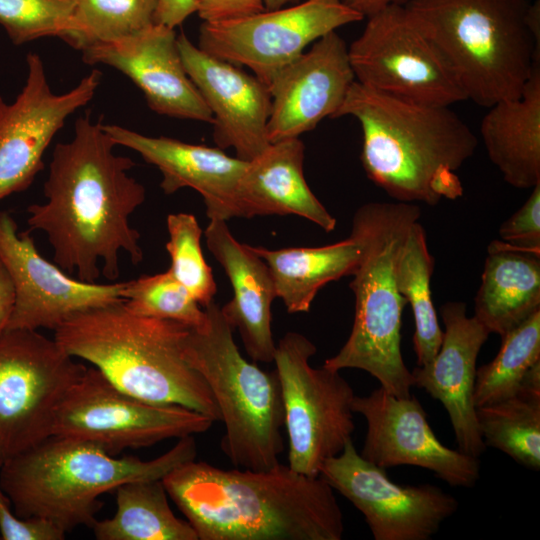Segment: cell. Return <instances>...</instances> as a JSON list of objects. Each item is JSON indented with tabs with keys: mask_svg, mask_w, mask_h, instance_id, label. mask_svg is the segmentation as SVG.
Returning <instances> with one entry per match:
<instances>
[{
	"mask_svg": "<svg viewBox=\"0 0 540 540\" xmlns=\"http://www.w3.org/2000/svg\"><path fill=\"white\" fill-rule=\"evenodd\" d=\"M116 146L89 113L74 124L69 142L57 143L44 184V204L27 208L28 232L47 234L54 262L77 279L95 283L102 274L119 277V254L143 260L140 234L130 215L144 202V186L129 176L135 162L114 153Z\"/></svg>",
	"mask_w": 540,
	"mask_h": 540,
	"instance_id": "obj_1",
	"label": "cell"
},
{
	"mask_svg": "<svg viewBox=\"0 0 540 540\" xmlns=\"http://www.w3.org/2000/svg\"><path fill=\"white\" fill-rule=\"evenodd\" d=\"M198 540H340L333 488L280 462L265 470L191 460L162 478Z\"/></svg>",
	"mask_w": 540,
	"mask_h": 540,
	"instance_id": "obj_2",
	"label": "cell"
},
{
	"mask_svg": "<svg viewBox=\"0 0 540 540\" xmlns=\"http://www.w3.org/2000/svg\"><path fill=\"white\" fill-rule=\"evenodd\" d=\"M352 116L362 129L360 160L367 177L399 202L436 206L462 187L454 174L477 137L450 106L403 100L356 80L334 118Z\"/></svg>",
	"mask_w": 540,
	"mask_h": 540,
	"instance_id": "obj_3",
	"label": "cell"
},
{
	"mask_svg": "<svg viewBox=\"0 0 540 540\" xmlns=\"http://www.w3.org/2000/svg\"><path fill=\"white\" fill-rule=\"evenodd\" d=\"M189 328L134 314L120 301L72 315L54 330V339L127 394L218 421L220 411L209 386L183 353Z\"/></svg>",
	"mask_w": 540,
	"mask_h": 540,
	"instance_id": "obj_4",
	"label": "cell"
},
{
	"mask_svg": "<svg viewBox=\"0 0 540 540\" xmlns=\"http://www.w3.org/2000/svg\"><path fill=\"white\" fill-rule=\"evenodd\" d=\"M196 455L193 435L146 461L118 458L86 440L50 435L0 466V489L17 516L45 518L67 533L92 526L102 494L126 482L162 479Z\"/></svg>",
	"mask_w": 540,
	"mask_h": 540,
	"instance_id": "obj_5",
	"label": "cell"
},
{
	"mask_svg": "<svg viewBox=\"0 0 540 540\" xmlns=\"http://www.w3.org/2000/svg\"><path fill=\"white\" fill-rule=\"evenodd\" d=\"M421 217L415 203L370 202L360 206L351 231L361 243V256L349 287L355 295L350 335L323 366L340 371L361 369L388 393L410 396L413 376L401 352L402 313L406 304L395 276L396 262L412 224Z\"/></svg>",
	"mask_w": 540,
	"mask_h": 540,
	"instance_id": "obj_6",
	"label": "cell"
},
{
	"mask_svg": "<svg viewBox=\"0 0 540 540\" xmlns=\"http://www.w3.org/2000/svg\"><path fill=\"white\" fill-rule=\"evenodd\" d=\"M404 6L467 100L488 108L521 96L540 63L527 0H409Z\"/></svg>",
	"mask_w": 540,
	"mask_h": 540,
	"instance_id": "obj_7",
	"label": "cell"
},
{
	"mask_svg": "<svg viewBox=\"0 0 540 540\" xmlns=\"http://www.w3.org/2000/svg\"><path fill=\"white\" fill-rule=\"evenodd\" d=\"M204 310L206 319L189 328L183 353L219 408L225 425L221 449L237 468L269 469L284 450V407L276 371H264L242 356L218 304L212 301Z\"/></svg>",
	"mask_w": 540,
	"mask_h": 540,
	"instance_id": "obj_8",
	"label": "cell"
},
{
	"mask_svg": "<svg viewBox=\"0 0 540 540\" xmlns=\"http://www.w3.org/2000/svg\"><path fill=\"white\" fill-rule=\"evenodd\" d=\"M315 345L304 335L286 333L276 344L284 426L288 435V466L319 476L322 464L338 455L355 430L352 386L340 371L314 368Z\"/></svg>",
	"mask_w": 540,
	"mask_h": 540,
	"instance_id": "obj_9",
	"label": "cell"
},
{
	"mask_svg": "<svg viewBox=\"0 0 540 540\" xmlns=\"http://www.w3.org/2000/svg\"><path fill=\"white\" fill-rule=\"evenodd\" d=\"M86 369L37 330L0 335V466L52 435L59 405Z\"/></svg>",
	"mask_w": 540,
	"mask_h": 540,
	"instance_id": "obj_10",
	"label": "cell"
},
{
	"mask_svg": "<svg viewBox=\"0 0 540 540\" xmlns=\"http://www.w3.org/2000/svg\"><path fill=\"white\" fill-rule=\"evenodd\" d=\"M215 421L178 405L141 400L87 368L59 405L52 435L92 442L112 455L170 438L204 433Z\"/></svg>",
	"mask_w": 540,
	"mask_h": 540,
	"instance_id": "obj_11",
	"label": "cell"
},
{
	"mask_svg": "<svg viewBox=\"0 0 540 540\" xmlns=\"http://www.w3.org/2000/svg\"><path fill=\"white\" fill-rule=\"evenodd\" d=\"M348 55L355 80L377 92L441 106L467 100L448 64L404 5H390L368 17Z\"/></svg>",
	"mask_w": 540,
	"mask_h": 540,
	"instance_id": "obj_12",
	"label": "cell"
},
{
	"mask_svg": "<svg viewBox=\"0 0 540 540\" xmlns=\"http://www.w3.org/2000/svg\"><path fill=\"white\" fill-rule=\"evenodd\" d=\"M362 19L342 0H305L239 18L203 21L197 46L229 63L248 67L269 87L274 76L309 44Z\"/></svg>",
	"mask_w": 540,
	"mask_h": 540,
	"instance_id": "obj_13",
	"label": "cell"
},
{
	"mask_svg": "<svg viewBox=\"0 0 540 540\" xmlns=\"http://www.w3.org/2000/svg\"><path fill=\"white\" fill-rule=\"evenodd\" d=\"M319 476L364 515L375 540H428L459 505L437 486L393 482L358 453L352 439L322 464Z\"/></svg>",
	"mask_w": 540,
	"mask_h": 540,
	"instance_id": "obj_14",
	"label": "cell"
},
{
	"mask_svg": "<svg viewBox=\"0 0 540 540\" xmlns=\"http://www.w3.org/2000/svg\"><path fill=\"white\" fill-rule=\"evenodd\" d=\"M27 77L15 101L0 96V201L26 190L44 168L43 156L66 119L90 102L102 73L95 69L72 90L52 92L43 61L26 57Z\"/></svg>",
	"mask_w": 540,
	"mask_h": 540,
	"instance_id": "obj_15",
	"label": "cell"
},
{
	"mask_svg": "<svg viewBox=\"0 0 540 540\" xmlns=\"http://www.w3.org/2000/svg\"><path fill=\"white\" fill-rule=\"evenodd\" d=\"M0 259L16 296L6 330H55L78 312L123 301L125 282L96 284L68 276L41 256L30 232H18L7 211H0Z\"/></svg>",
	"mask_w": 540,
	"mask_h": 540,
	"instance_id": "obj_16",
	"label": "cell"
},
{
	"mask_svg": "<svg viewBox=\"0 0 540 540\" xmlns=\"http://www.w3.org/2000/svg\"><path fill=\"white\" fill-rule=\"evenodd\" d=\"M352 409L367 423L360 453L366 460L384 469L425 468L452 486L472 487L478 481V458L443 445L416 397H396L379 387L367 396L355 395Z\"/></svg>",
	"mask_w": 540,
	"mask_h": 540,
	"instance_id": "obj_17",
	"label": "cell"
},
{
	"mask_svg": "<svg viewBox=\"0 0 540 540\" xmlns=\"http://www.w3.org/2000/svg\"><path fill=\"white\" fill-rule=\"evenodd\" d=\"M355 76L348 46L336 31L284 66L269 85V142L299 138L326 117L334 118Z\"/></svg>",
	"mask_w": 540,
	"mask_h": 540,
	"instance_id": "obj_18",
	"label": "cell"
},
{
	"mask_svg": "<svg viewBox=\"0 0 540 540\" xmlns=\"http://www.w3.org/2000/svg\"><path fill=\"white\" fill-rule=\"evenodd\" d=\"M177 43L185 70L213 117V139L220 149L251 161L269 144V88L237 65L194 45L182 32Z\"/></svg>",
	"mask_w": 540,
	"mask_h": 540,
	"instance_id": "obj_19",
	"label": "cell"
},
{
	"mask_svg": "<svg viewBox=\"0 0 540 540\" xmlns=\"http://www.w3.org/2000/svg\"><path fill=\"white\" fill-rule=\"evenodd\" d=\"M81 52L84 62L111 66L130 78L154 112L212 124V114L185 70L173 28L154 23L126 39Z\"/></svg>",
	"mask_w": 540,
	"mask_h": 540,
	"instance_id": "obj_20",
	"label": "cell"
},
{
	"mask_svg": "<svg viewBox=\"0 0 540 540\" xmlns=\"http://www.w3.org/2000/svg\"><path fill=\"white\" fill-rule=\"evenodd\" d=\"M444 324L442 344L435 357L412 371L414 386L440 401L451 421L458 450L473 457L485 451L474 404L476 362L491 334L464 302H446L440 310Z\"/></svg>",
	"mask_w": 540,
	"mask_h": 540,
	"instance_id": "obj_21",
	"label": "cell"
},
{
	"mask_svg": "<svg viewBox=\"0 0 540 540\" xmlns=\"http://www.w3.org/2000/svg\"><path fill=\"white\" fill-rule=\"evenodd\" d=\"M116 145L130 148L162 174L160 187L172 194L189 187L203 198L210 220L238 217L237 189L247 161L220 148L168 137H151L114 124H103Z\"/></svg>",
	"mask_w": 540,
	"mask_h": 540,
	"instance_id": "obj_22",
	"label": "cell"
},
{
	"mask_svg": "<svg viewBox=\"0 0 540 540\" xmlns=\"http://www.w3.org/2000/svg\"><path fill=\"white\" fill-rule=\"evenodd\" d=\"M204 234L209 251L232 285L233 297L221 307L225 318L238 329L253 361L273 362L276 343L271 306L277 295L268 265L250 245L234 238L225 220H210Z\"/></svg>",
	"mask_w": 540,
	"mask_h": 540,
	"instance_id": "obj_23",
	"label": "cell"
},
{
	"mask_svg": "<svg viewBox=\"0 0 540 540\" xmlns=\"http://www.w3.org/2000/svg\"><path fill=\"white\" fill-rule=\"evenodd\" d=\"M304 151L299 138L284 139L247 161L237 189L238 217L297 215L333 231L336 219L306 182Z\"/></svg>",
	"mask_w": 540,
	"mask_h": 540,
	"instance_id": "obj_24",
	"label": "cell"
},
{
	"mask_svg": "<svg viewBox=\"0 0 540 540\" xmlns=\"http://www.w3.org/2000/svg\"><path fill=\"white\" fill-rule=\"evenodd\" d=\"M480 134L488 158L505 182L517 189L540 183V63L519 98L488 107Z\"/></svg>",
	"mask_w": 540,
	"mask_h": 540,
	"instance_id": "obj_25",
	"label": "cell"
},
{
	"mask_svg": "<svg viewBox=\"0 0 540 540\" xmlns=\"http://www.w3.org/2000/svg\"><path fill=\"white\" fill-rule=\"evenodd\" d=\"M540 310V254L493 240L475 297V318L500 337Z\"/></svg>",
	"mask_w": 540,
	"mask_h": 540,
	"instance_id": "obj_26",
	"label": "cell"
},
{
	"mask_svg": "<svg viewBox=\"0 0 540 540\" xmlns=\"http://www.w3.org/2000/svg\"><path fill=\"white\" fill-rule=\"evenodd\" d=\"M251 249L268 265L276 295L289 313L308 312L318 291L351 276L361 256L360 240L352 231L346 239L320 247Z\"/></svg>",
	"mask_w": 540,
	"mask_h": 540,
	"instance_id": "obj_27",
	"label": "cell"
},
{
	"mask_svg": "<svg viewBox=\"0 0 540 540\" xmlns=\"http://www.w3.org/2000/svg\"><path fill=\"white\" fill-rule=\"evenodd\" d=\"M115 514L90 528L98 540H198L187 520L175 516L162 479L121 484Z\"/></svg>",
	"mask_w": 540,
	"mask_h": 540,
	"instance_id": "obj_28",
	"label": "cell"
},
{
	"mask_svg": "<svg viewBox=\"0 0 540 540\" xmlns=\"http://www.w3.org/2000/svg\"><path fill=\"white\" fill-rule=\"evenodd\" d=\"M433 271L434 258L428 249L425 229L418 220L408 231L395 268L397 288L410 304L414 316L413 345L417 366L425 365L435 357L443 339L432 300Z\"/></svg>",
	"mask_w": 540,
	"mask_h": 540,
	"instance_id": "obj_29",
	"label": "cell"
},
{
	"mask_svg": "<svg viewBox=\"0 0 540 540\" xmlns=\"http://www.w3.org/2000/svg\"><path fill=\"white\" fill-rule=\"evenodd\" d=\"M476 417L486 447L539 471L540 393L519 390L509 398L476 407Z\"/></svg>",
	"mask_w": 540,
	"mask_h": 540,
	"instance_id": "obj_30",
	"label": "cell"
},
{
	"mask_svg": "<svg viewBox=\"0 0 540 540\" xmlns=\"http://www.w3.org/2000/svg\"><path fill=\"white\" fill-rule=\"evenodd\" d=\"M501 339L495 358L477 368L473 395L476 407L515 395L528 369L540 361V310Z\"/></svg>",
	"mask_w": 540,
	"mask_h": 540,
	"instance_id": "obj_31",
	"label": "cell"
},
{
	"mask_svg": "<svg viewBox=\"0 0 540 540\" xmlns=\"http://www.w3.org/2000/svg\"><path fill=\"white\" fill-rule=\"evenodd\" d=\"M158 0H76L64 41L83 49L140 33L155 23Z\"/></svg>",
	"mask_w": 540,
	"mask_h": 540,
	"instance_id": "obj_32",
	"label": "cell"
},
{
	"mask_svg": "<svg viewBox=\"0 0 540 540\" xmlns=\"http://www.w3.org/2000/svg\"><path fill=\"white\" fill-rule=\"evenodd\" d=\"M123 303L134 314L189 327H198L206 319L205 310L169 269L125 282Z\"/></svg>",
	"mask_w": 540,
	"mask_h": 540,
	"instance_id": "obj_33",
	"label": "cell"
},
{
	"mask_svg": "<svg viewBox=\"0 0 540 540\" xmlns=\"http://www.w3.org/2000/svg\"><path fill=\"white\" fill-rule=\"evenodd\" d=\"M167 229L169 241L166 250L171 258L169 270L204 308L213 301L217 286L212 269L203 256L202 229L195 216L189 213L169 214Z\"/></svg>",
	"mask_w": 540,
	"mask_h": 540,
	"instance_id": "obj_34",
	"label": "cell"
},
{
	"mask_svg": "<svg viewBox=\"0 0 540 540\" xmlns=\"http://www.w3.org/2000/svg\"><path fill=\"white\" fill-rule=\"evenodd\" d=\"M76 0H0V24L14 45L43 37L65 39Z\"/></svg>",
	"mask_w": 540,
	"mask_h": 540,
	"instance_id": "obj_35",
	"label": "cell"
},
{
	"mask_svg": "<svg viewBox=\"0 0 540 540\" xmlns=\"http://www.w3.org/2000/svg\"><path fill=\"white\" fill-rule=\"evenodd\" d=\"M525 203L499 228L500 240L516 248L540 254V183Z\"/></svg>",
	"mask_w": 540,
	"mask_h": 540,
	"instance_id": "obj_36",
	"label": "cell"
},
{
	"mask_svg": "<svg viewBox=\"0 0 540 540\" xmlns=\"http://www.w3.org/2000/svg\"><path fill=\"white\" fill-rule=\"evenodd\" d=\"M0 536L2 540H63L66 532L42 517H19L8 501H0Z\"/></svg>",
	"mask_w": 540,
	"mask_h": 540,
	"instance_id": "obj_37",
	"label": "cell"
},
{
	"mask_svg": "<svg viewBox=\"0 0 540 540\" xmlns=\"http://www.w3.org/2000/svg\"><path fill=\"white\" fill-rule=\"evenodd\" d=\"M264 10L262 0H196V12L205 22L239 18Z\"/></svg>",
	"mask_w": 540,
	"mask_h": 540,
	"instance_id": "obj_38",
	"label": "cell"
},
{
	"mask_svg": "<svg viewBox=\"0 0 540 540\" xmlns=\"http://www.w3.org/2000/svg\"><path fill=\"white\" fill-rule=\"evenodd\" d=\"M196 12V0H158L155 23L175 28Z\"/></svg>",
	"mask_w": 540,
	"mask_h": 540,
	"instance_id": "obj_39",
	"label": "cell"
},
{
	"mask_svg": "<svg viewBox=\"0 0 540 540\" xmlns=\"http://www.w3.org/2000/svg\"><path fill=\"white\" fill-rule=\"evenodd\" d=\"M15 287L9 271L0 259V335L6 330L15 305Z\"/></svg>",
	"mask_w": 540,
	"mask_h": 540,
	"instance_id": "obj_40",
	"label": "cell"
},
{
	"mask_svg": "<svg viewBox=\"0 0 540 540\" xmlns=\"http://www.w3.org/2000/svg\"><path fill=\"white\" fill-rule=\"evenodd\" d=\"M409 0H342L349 8L363 17H371L390 5H405Z\"/></svg>",
	"mask_w": 540,
	"mask_h": 540,
	"instance_id": "obj_41",
	"label": "cell"
},
{
	"mask_svg": "<svg viewBox=\"0 0 540 540\" xmlns=\"http://www.w3.org/2000/svg\"><path fill=\"white\" fill-rule=\"evenodd\" d=\"M265 10H274L284 6H288L291 3H295L298 0H262Z\"/></svg>",
	"mask_w": 540,
	"mask_h": 540,
	"instance_id": "obj_42",
	"label": "cell"
},
{
	"mask_svg": "<svg viewBox=\"0 0 540 540\" xmlns=\"http://www.w3.org/2000/svg\"><path fill=\"white\" fill-rule=\"evenodd\" d=\"M0 501H8V499L6 498V496L3 494V492L1 491L0 489ZM9 502V501H8Z\"/></svg>",
	"mask_w": 540,
	"mask_h": 540,
	"instance_id": "obj_43",
	"label": "cell"
},
{
	"mask_svg": "<svg viewBox=\"0 0 540 540\" xmlns=\"http://www.w3.org/2000/svg\"><path fill=\"white\" fill-rule=\"evenodd\" d=\"M0 539H1V536H0Z\"/></svg>",
	"mask_w": 540,
	"mask_h": 540,
	"instance_id": "obj_44",
	"label": "cell"
}]
</instances>
